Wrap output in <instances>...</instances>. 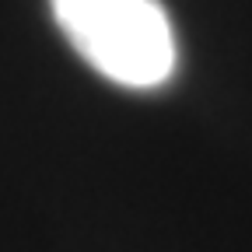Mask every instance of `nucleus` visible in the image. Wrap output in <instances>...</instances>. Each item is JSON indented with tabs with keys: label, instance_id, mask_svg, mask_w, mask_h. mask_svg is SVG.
Returning a JSON list of instances; mask_svg holds the SVG:
<instances>
[{
	"label": "nucleus",
	"instance_id": "f257e3e1",
	"mask_svg": "<svg viewBox=\"0 0 252 252\" xmlns=\"http://www.w3.org/2000/svg\"><path fill=\"white\" fill-rule=\"evenodd\" d=\"M74 53L119 88H161L175 74V32L161 0H49Z\"/></svg>",
	"mask_w": 252,
	"mask_h": 252
}]
</instances>
